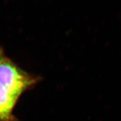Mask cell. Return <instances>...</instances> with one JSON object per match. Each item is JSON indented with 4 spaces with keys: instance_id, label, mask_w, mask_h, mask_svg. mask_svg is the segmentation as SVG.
Wrapping results in <instances>:
<instances>
[{
    "instance_id": "2",
    "label": "cell",
    "mask_w": 121,
    "mask_h": 121,
    "mask_svg": "<svg viewBox=\"0 0 121 121\" xmlns=\"http://www.w3.org/2000/svg\"><path fill=\"white\" fill-rule=\"evenodd\" d=\"M5 57H6V56L5 55L4 51V50H3V48L1 47V46H0V63L4 60Z\"/></svg>"
},
{
    "instance_id": "1",
    "label": "cell",
    "mask_w": 121,
    "mask_h": 121,
    "mask_svg": "<svg viewBox=\"0 0 121 121\" xmlns=\"http://www.w3.org/2000/svg\"><path fill=\"white\" fill-rule=\"evenodd\" d=\"M36 81L8 58L0 63V121H16L13 110L17 100Z\"/></svg>"
}]
</instances>
